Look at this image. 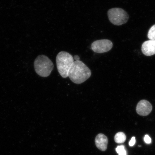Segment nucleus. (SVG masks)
I'll return each instance as SVG.
<instances>
[{
  "label": "nucleus",
  "mask_w": 155,
  "mask_h": 155,
  "mask_svg": "<svg viewBox=\"0 0 155 155\" xmlns=\"http://www.w3.org/2000/svg\"><path fill=\"white\" fill-rule=\"evenodd\" d=\"M152 110V104L148 101L142 100L138 102L136 107L137 113L139 115L146 116L150 113Z\"/></svg>",
  "instance_id": "obj_6"
},
{
  "label": "nucleus",
  "mask_w": 155,
  "mask_h": 155,
  "mask_svg": "<svg viewBox=\"0 0 155 155\" xmlns=\"http://www.w3.org/2000/svg\"><path fill=\"white\" fill-rule=\"evenodd\" d=\"M136 142V139L135 137H132L131 140L129 142V145L130 146L133 147L135 144Z\"/></svg>",
  "instance_id": "obj_13"
},
{
  "label": "nucleus",
  "mask_w": 155,
  "mask_h": 155,
  "mask_svg": "<svg viewBox=\"0 0 155 155\" xmlns=\"http://www.w3.org/2000/svg\"><path fill=\"white\" fill-rule=\"evenodd\" d=\"M127 138L126 135L124 133L119 132L116 133L114 137V140L115 142L117 144H122L125 142Z\"/></svg>",
  "instance_id": "obj_9"
},
{
  "label": "nucleus",
  "mask_w": 155,
  "mask_h": 155,
  "mask_svg": "<svg viewBox=\"0 0 155 155\" xmlns=\"http://www.w3.org/2000/svg\"><path fill=\"white\" fill-rule=\"evenodd\" d=\"M113 47V43L111 41L107 39L96 40L91 44V49L97 53H106L111 50Z\"/></svg>",
  "instance_id": "obj_5"
},
{
  "label": "nucleus",
  "mask_w": 155,
  "mask_h": 155,
  "mask_svg": "<svg viewBox=\"0 0 155 155\" xmlns=\"http://www.w3.org/2000/svg\"><path fill=\"white\" fill-rule=\"evenodd\" d=\"M107 14L110 22L116 26L125 24L129 19L127 13L123 9L119 8L109 9Z\"/></svg>",
  "instance_id": "obj_4"
},
{
  "label": "nucleus",
  "mask_w": 155,
  "mask_h": 155,
  "mask_svg": "<svg viewBox=\"0 0 155 155\" xmlns=\"http://www.w3.org/2000/svg\"><path fill=\"white\" fill-rule=\"evenodd\" d=\"M34 66L37 74L43 77L49 76L54 67L51 60L44 55H39L36 58L34 61Z\"/></svg>",
  "instance_id": "obj_3"
},
{
  "label": "nucleus",
  "mask_w": 155,
  "mask_h": 155,
  "mask_svg": "<svg viewBox=\"0 0 155 155\" xmlns=\"http://www.w3.org/2000/svg\"><path fill=\"white\" fill-rule=\"evenodd\" d=\"M144 140L147 144H150L152 142V139L148 135H145L144 137Z\"/></svg>",
  "instance_id": "obj_12"
},
{
  "label": "nucleus",
  "mask_w": 155,
  "mask_h": 155,
  "mask_svg": "<svg viewBox=\"0 0 155 155\" xmlns=\"http://www.w3.org/2000/svg\"><path fill=\"white\" fill-rule=\"evenodd\" d=\"M95 142L97 148L100 150L104 151L107 149L108 138L102 134H99L97 136Z\"/></svg>",
  "instance_id": "obj_8"
},
{
  "label": "nucleus",
  "mask_w": 155,
  "mask_h": 155,
  "mask_svg": "<svg viewBox=\"0 0 155 155\" xmlns=\"http://www.w3.org/2000/svg\"><path fill=\"white\" fill-rule=\"evenodd\" d=\"M74 59L75 61H79L80 60V57H79V56L77 55H75L74 57Z\"/></svg>",
  "instance_id": "obj_15"
},
{
  "label": "nucleus",
  "mask_w": 155,
  "mask_h": 155,
  "mask_svg": "<svg viewBox=\"0 0 155 155\" xmlns=\"http://www.w3.org/2000/svg\"><path fill=\"white\" fill-rule=\"evenodd\" d=\"M141 51L144 55L150 56L155 54V41L149 40L145 41L141 46Z\"/></svg>",
  "instance_id": "obj_7"
},
{
  "label": "nucleus",
  "mask_w": 155,
  "mask_h": 155,
  "mask_svg": "<svg viewBox=\"0 0 155 155\" xmlns=\"http://www.w3.org/2000/svg\"><path fill=\"white\" fill-rule=\"evenodd\" d=\"M119 155H127V151L125 150H124L123 151H122L119 154Z\"/></svg>",
  "instance_id": "obj_14"
},
{
  "label": "nucleus",
  "mask_w": 155,
  "mask_h": 155,
  "mask_svg": "<svg viewBox=\"0 0 155 155\" xmlns=\"http://www.w3.org/2000/svg\"><path fill=\"white\" fill-rule=\"evenodd\" d=\"M74 62L72 55L68 52L61 51L56 58V63L58 72L63 78L68 77V73Z\"/></svg>",
  "instance_id": "obj_2"
},
{
  "label": "nucleus",
  "mask_w": 155,
  "mask_h": 155,
  "mask_svg": "<svg viewBox=\"0 0 155 155\" xmlns=\"http://www.w3.org/2000/svg\"><path fill=\"white\" fill-rule=\"evenodd\" d=\"M125 150V147L123 145H120V146H118L117 148L116 149V151L118 154L120 153L122 151H123L124 150Z\"/></svg>",
  "instance_id": "obj_11"
},
{
  "label": "nucleus",
  "mask_w": 155,
  "mask_h": 155,
  "mask_svg": "<svg viewBox=\"0 0 155 155\" xmlns=\"http://www.w3.org/2000/svg\"><path fill=\"white\" fill-rule=\"evenodd\" d=\"M148 37L150 40L155 41V25L151 27L149 30Z\"/></svg>",
  "instance_id": "obj_10"
},
{
  "label": "nucleus",
  "mask_w": 155,
  "mask_h": 155,
  "mask_svg": "<svg viewBox=\"0 0 155 155\" xmlns=\"http://www.w3.org/2000/svg\"><path fill=\"white\" fill-rule=\"evenodd\" d=\"M91 71L82 61H75L70 69L68 77L73 83L80 84L90 78Z\"/></svg>",
  "instance_id": "obj_1"
}]
</instances>
